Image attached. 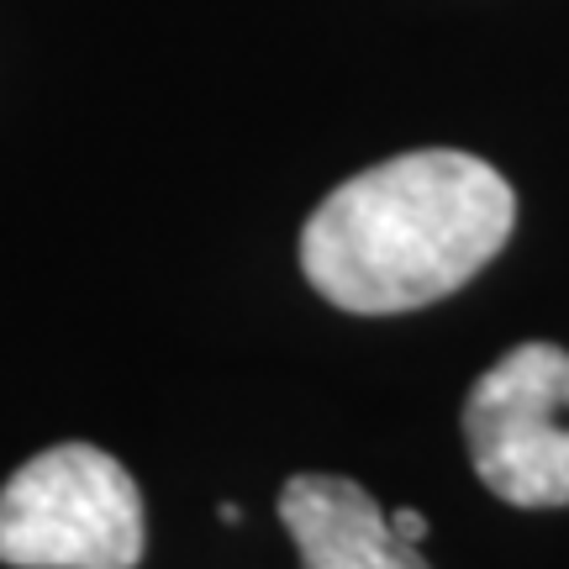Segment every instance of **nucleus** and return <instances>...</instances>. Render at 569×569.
I'll use <instances>...</instances> for the list:
<instances>
[{
  "mask_svg": "<svg viewBox=\"0 0 569 569\" xmlns=\"http://www.w3.org/2000/svg\"><path fill=\"white\" fill-rule=\"evenodd\" d=\"M390 528H396V538H401V543H417V549L427 543V517H422V511H411V507L390 511Z\"/></svg>",
  "mask_w": 569,
  "mask_h": 569,
  "instance_id": "nucleus-5",
  "label": "nucleus"
},
{
  "mask_svg": "<svg viewBox=\"0 0 569 569\" xmlns=\"http://www.w3.org/2000/svg\"><path fill=\"white\" fill-rule=\"evenodd\" d=\"M142 496L106 448L59 443L32 453L0 490V565L138 569Z\"/></svg>",
  "mask_w": 569,
  "mask_h": 569,
  "instance_id": "nucleus-2",
  "label": "nucleus"
},
{
  "mask_svg": "<svg viewBox=\"0 0 569 569\" xmlns=\"http://www.w3.org/2000/svg\"><path fill=\"white\" fill-rule=\"evenodd\" d=\"M475 475L507 507H569V353L517 343L465 396Z\"/></svg>",
  "mask_w": 569,
  "mask_h": 569,
  "instance_id": "nucleus-3",
  "label": "nucleus"
},
{
  "mask_svg": "<svg viewBox=\"0 0 569 569\" xmlns=\"http://www.w3.org/2000/svg\"><path fill=\"white\" fill-rule=\"evenodd\" d=\"M280 522L301 549V569H432L417 543H401L390 511L348 475H290Z\"/></svg>",
  "mask_w": 569,
  "mask_h": 569,
  "instance_id": "nucleus-4",
  "label": "nucleus"
},
{
  "mask_svg": "<svg viewBox=\"0 0 569 569\" xmlns=\"http://www.w3.org/2000/svg\"><path fill=\"white\" fill-rule=\"evenodd\" d=\"M511 184L475 153L417 148L343 180L301 227V274L359 317L453 296L507 248Z\"/></svg>",
  "mask_w": 569,
  "mask_h": 569,
  "instance_id": "nucleus-1",
  "label": "nucleus"
}]
</instances>
